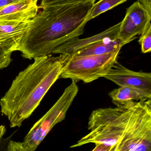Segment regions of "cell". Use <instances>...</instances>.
Returning a JSON list of instances; mask_svg holds the SVG:
<instances>
[{"label": "cell", "mask_w": 151, "mask_h": 151, "mask_svg": "<svg viewBox=\"0 0 151 151\" xmlns=\"http://www.w3.org/2000/svg\"><path fill=\"white\" fill-rule=\"evenodd\" d=\"M136 102L131 101L117 104L116 107L93 110L88 121V129L90 132L70 148L90 143H101L108 146L110 151H115L124 135Z\"/></svg>", "instance_id": "3"}, {"label": "cell", "mask_w": 151, "mask_h": 151, "mask_svg": "<svg viewBox=\"0 0 151 151\" xmlns=\"http://www.w3.org/2000/svg\"><path fill=\"white\" fill-rule=\"evenodd\" d=\"M20 1L21 0H0V10L9 4L18 2Z\"/></svg>", "instance_id": "20"}, {"label": "cell", "mask_w": 151, "mask_h": 151, "mask_svg": "<svg viewBox=\"0 0 151 151\" xmlns=\"http://www.w3.org/2000/svg\"><path fill=\"white\" fill-rule=\"evenodd\" d=\"M31 20L0 22V45L12 52L17 51L22 39L30 26Z\"/></svg>", "instance_id": "11"}, {"label": "cell", "mask_w": 151, "mask_h": 151, "mask_svg": "<svg viewBox=\"0 0 151 151\" xmlns=\"http://www.w3.org/2000/svg\"><path fill=\"white\" fill-rule=\"evenodd\" d=\"M121 22L110 27L106 30L94 36L85 39H77L57 47L52 54H67L71 55L76 52L93 44L107 40H116Z\"/></svg>", "instance_id": "9"}, {"label": "cell", "mask_w": 151, "mask_h": 151, "mask_svg": "<svg viewBox=\"0 0 151 151\" xmlns=\"http://www.w3.org/2000/svg\"><path fill=\"white\" fill-rule=\"evenodd\" d=\"M94 3L89 2L45 7L31 20L17 51L32 60L52 54L60 46L83 35Z\"/></svg>", "instance_id": "1"}, {"label": "cell", "mask_w": 151, "mask_h": 151, "mask_svg": "<svg viewBox=\"0 0 151 151\" xmlns=\"http://www.w3.org/2000/svg\"><path fill=\"white\" fill-rule=\"evenodd\" d=\"M115 151H151V101H136Z\"/></svg>", "instance_id": "5"}, {"label": "cell", "mask_w": 151, "mask_h": 151, "mask_svg": "<svg viewBox=\"0 0 151 151\" xmlns=\"http://www.w3.org/2000/svg\"><path fill=\"white\" fill-rule=\"evenodd\" d=\"M6 129L5 126L3 125L0 126V141L1 140V139H2L3 136H4V134L6 133Z\"/></svg>", "instance_id": "21"}, {"label": "cell", "mask_w": 151, "mask_h": 151, "mask_svg": "<svg viewBox=\"0 0 151 151\" xmlns=\"http://www.w3.org/2000/svg\"><path fill=\"white\" fill-rule=\"evenodd\" d=\"M124 44L117 38L107 40L93 44L76 52L71 56L101 55L114 52H120Z\"/></svg>", "instance_id": "13"}, {"label": "cell", "mask_w": 151, "mask_h": 151, "mask_svg": "<svg viewBox=\"0 0 151 151\" xmlns=\"http://www.w3.org/2000/svg\"><path fill=\"white\" fill-rule=\"evenodd\" d=\"M13 52L0 45V70L9 66L12 61L11 55Z\"/></svg>", "instance_id": "17"}, {"label": "cell", "mask_w": 151, "mask_h": 151, "mask_svg": "<svg viewBox=\"0 0 151 151\" xmlns=\"http://www.w3.org/2000/svg\"><path fill=\"white\" fill-rule=\"evenodd\" d=\"M140 35L138 42L141 45V52L144 54L150 52L151 50V23Z\"/></svg>", "instance_id": "15"}, {"label": "cell", "mask_w": 151, "mask_h": 151, "mask_svg": "<svg viewBox=\"0 0 151 151\" xmlns=\"http://www.w3.org/2000/svg\"><path fill=\"white\" fill-rule=\"evenodd\" d=\"M120 52L101 55L70 56L65 63L60 78L88 83L106 75L117 61Z\"/></svg>", "instance_id": "6"}, {"label": "cell", "mask_w": 151, "mask_h": 151, "mask_svg": "<svg viewBox=\"0 0 151 151\" xmlns=\"http://www.w3.org/2000/svg\"><path fill=\"white\" fill-rule=\"evenodd\" d=\"M137 1L151 14V0H137Z\"/></svg>", "instance_id": "18"}, {"label": "cell", "mask_w": 151, "mask_h": 151, "mask_svg": "<svg viewBox=\"0 0 151 151\" xmlns=\"http://www.w3.org/2000/svg\"><path fill=\"white\" fill-rule=\"evenodd\" d=\"M112 102L115 104H122L131 101H140L151 99V93L144 90L127 86H119L109 93Z\"/></svg>", "instance_id": "12"}, {"label": "cell", "mask_w": 151, "mask_h": 151, "mask_svg": "<svg viewBox=\"0 0 151 151\" xmlns=\"http://www.w3.org/2000/svg\"><path fill=\"white\" fill-rule=\"evenodd\" d=\"M33 1H35V2H37L38 0H33Z\"/></svg>", "instance_id": "22"}, {"label": "cell", "mask_w": 151, "mask_h": 151, "mask_svg": "<svg viewBox=\"0 0 151 151\" xmlns=\"http://www.w3.org/2000/svg\"><path fill=\"white\" fill-rule=\"evenodd\" d=\"M151 14L137 1L126 9L123 20L121 22L118 34L124 45L137 38L151 23Z\"/></svg>", "instance_id": "7"}, {"label": "cell", "mask_w": 151, "mask_h": 151, "mask_svg": "<svg viewBox=\"0 0 151 151\" xmlns=\"http://www.w3.org/2000/svg\"><path fill=\"white\" fill-rule=\"evenodd\" d=\"M127 0H99L98 2L94 3L87 16L86 22L99 16L100 15L115 7L126 2Z\"/></svg>", "instance_id": "14"}, {"label": "cell", "mask_w": 151, "mask_h": 151, "mask_svg": "<svg viewBox=\"0 0 151 151\" xmlns=\"http://www.w3.org/2000/svg\"><path fill=\"white\" fill-rule=\"evenodd\" d=\"M40 5L39 6L40 9H43L45 7L65 4H75L81 2H91L95 3L96 0H40Z\"/></svg>", "instance_id": "16"}, {"label": "cell", "mask_w": 151, "mask_h": 151, "mask_svg": "<svg viewBox=\"0 0 151 151\" xmlns=\"http://www.w3.org/2000/svg\"><path fill=\"white\" fill-rule=\"evenodd\" d=\"M78 92L76 82L72 80L55 104L32 126L23 141H9L8 151H35L53 128L64 120Z\"/></svg>", "instance_id": "4"}, {"label": "cell", "mask_w": 151, "mask_h": 151, "mask_svg": "<svg viewBox=\"0 0 151 151\" xmlns=\"http://www.w3.org/2000/svg\"><path fill=\"white\" fill-rule=\"evenodd\" d=\"M39 9L33 0H21L0 10V22H28L36 17Z\"/></svg>", "instance_id": "10"}, {"label": "cell", "mask_w": 151, "mask_h": 151, "mask_svg": "<svg viewBox=\"0 0 151 151\" xmlns=\"http://www.w3.org/2000/svg\"><path fill=\"white\" fill-rule=\"evenodd\" d=\"M70 55L52 54L34 58V62L16 77L0 99L1 112L11 128L20 127L32 114L49 89L60 78Z\"/></svg>", "instance_id": "2"}, {"label": "cell", "mask_w": 151, "mask_h": 151, "mask_svg": "<svg viewBox=\"0 0 151 151\" xmlns=\"http://www.w3.org/2000/svg\"><path fill=\"white\" fill-rule=\"evenodd\" d=\"M95 147L93 149V151H110V149L108 146L101 143H95Z\"/></svg>", "instance_id": "19"}, {"label": "cell", "mask_w": 151, "mask_h": 151, "mask_svg": "<svg viewBox=\"0 0 151 151\" xmlns=\"http://www.w3.org/2000/svg\"><path fill=\"white\" fill-rule=\"evenodd\" d=\"M103 78L119 86H127L151 93V73L131 70L116 61Z\"/></svg>", "instance_id": "8"}]
</instances>
